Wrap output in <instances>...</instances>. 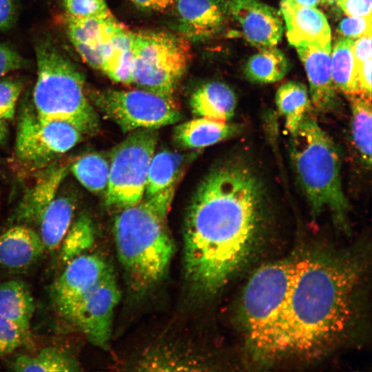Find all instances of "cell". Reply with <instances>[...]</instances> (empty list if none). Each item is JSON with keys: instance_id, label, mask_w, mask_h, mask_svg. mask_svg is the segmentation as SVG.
Listing matches in <instances>:
<instances>
[{"instance_id": "16", "label": "cell", "mask_w": 372, "mask_h": 372, "mask_svg": "<svg viewBox=\"0 0 372 372\" xmlns=\"http://www.w3.org/2000/svg\"><path fill=\"white\" fill-rule=\"evenodd\" d=\"M180 34L190 41L211 38L223 28L227 14L220 0H176Z\"/></svg>"}, {"instance_id": "24", "label": "cell", "mask_w": 372, "mask_h": 372, "mask_svg": "<svg viewBox=\"0 0 372 372\" xmlns=\"http://www.w3.org/2000/svg\"><path fill=\"white\" fill-rule=\"evenodd\" d=\"M74 210V201L63 196H56L44 209L37 225L47 251L53 252L59 247L72 223Z\"/></svg>"}, {"instance_id": "4", "label": "cell", "mask_w": 372, "mask_h": 372, "mask_svg": "<svg viewBox=\"0 0 372 372\" xmlns=\"http://www.w3.org/2000/svg\"><path fill=\"white\" fill-rule=\"evenodd\" d=\"M37 79L32 105L42 119L72 125L83 135L95 134L99 118L86 95L85 76L50 36L35 42Z\"/></svg>"}, {"instance_id": "11", "label": "cell", "mask_w": 372, "mask_h": 372, "mask_svg": "<svg viewBox=\"0 0 372 372\" xmlns=\"http://www.w3.org/2000/svg\"><path fill=\"white\" fill-rule=\"evenodd\" d=\"M120 297L112 271L80 300L66 320L83 333L90 343L106 349Z\"/></svg>"}, {"instance_id": "20", "label": "cell", "mask_w": 372, "mask_h": 372, "mask_svg": "<svg viewBox=\"0 0 372 372\" xmlns=\"http://www.w3.org/2000/svg\"><path fill=\"white\" fill-rule=\"evenodd\" d=\"M236 96L233 90L220 81H210L191 95L189 104L198 117L229 122L234 115Z\"/></svg>"}, {"instance_id": "8", "label": "cell", "mask_w": 372, "mask_h": 372, "mask_svg": "<svg viewBox=\"0 0 372 372\" xmlns=\"http://www.w3.org/2000/svg\"><path fill=\"white\" fill-rule=\"evenodd\" d=\"M157 143L156 129H139L132 131L114 148L105 190L107 207L121 209L142 200Z\"/></svg>"}, {"instance_id": "21", "label": "cell", "mask_w": 372, "mask_h": 372, "mask_svg": "<svg viewBox=\"0 0 372 372\" xmlns=\"http://www.w3.org/2000/svg\"><path fill=\"white\" fill-rule=\"evenodd\" d=\"M240 130V126L227 121L199 117L177 125L174 139L183 148L199 149L228 139Z\"/></svg>"}, {"instance_id": "1", "label": "cell", "mask_w": 372, "mask_h": 372, "mask_svg": "<svg viewBox=\"0 0 372 372\" xmlns=\"http://www.w3.org/2000/svg\"><path fill=\"white\" fill-rule=\"evenodd\" d=\"M267 201L261 179L246 161L221 163L203 179L184 229L185 275L196 291L216 293L245 262L263 227Z\"/></svg>"}, {"instance_id": "42", "label": "cell", "mask_w": 372, "mask_h": 372, "mask_svg": "<svg viewBox=\"0 0 372 372\" xmlns=\"http://www.w3.org/2000/svg\"><path fill=\"white\" fill-rule=\"evenodd\" d=\"M138 8L149 12H163L172 7L176 0H130Z\"/></svg>"}, {"instance_id": "38", "label": "cell", "mask_w": 372, "mask_h": 372, "mask_svg": "<svg viewBox=\"0 0 372 372\" xmlns=\"http://www.w3.org/2000/svg\"><path fill=\"white\" fill-rule=\"evenodd\" d=\"M371 59L355 65V81L359 94L371 97Z\"/></svg>"}, {"instance_id": "37", "label": "cell", "mask_w": 372, "mask_h": 372, "mask_svg": "<svg viewBox=\"0 0 372 372\" xmlns=\"http://www.w3.org/2000/svg\"><path fill=\"white\" fill-rule=\"evenodd\" d=\"M27 61L7 43L0 42V79L10 72L24 68Z\"/></svg>"}, {"instance_id": "39", "label": "cell", "mask_w": 372, "mask_h": 372, "mask_svg": "<svg viewBox=\"0 0 372 372\" xmlns=\"http://www.w3.org/2000/svg\"><path fill=\"white\" fill-rule=\"evenodd\" d=\"M371 36L369 32L353 40L352 52L355 65L371 59Z\"/></svg>"}, {"instance_id": "9", "label": "cell", "mask_w": 372, "mask_h": 372, "mask_svg": "<svg viewBox=\"0 0 372 372\" xmlns=\"http://www.w3.org/2000/svg\"><path fill=\"white\" fill-rule=\"evenodd\" d=\"M76 128L41 118L33 105L23 104L18 115L15 157L30 171H40L72 149L82 139Z\"/></svg>"}, {"instance_id": "34", "label": "cell", "mask_w": 372, "mask_h": 372, "mask_svg": "<svg viewBox=\"0 0 372 372\" xmlns=\"http://www.w3.org/2000/svg\"><path fill=\"white\" fill-rule=\"evenodd\" d=\"M23 88L19 79L0 80V118L10 121L14 116L17 104Z\"/></svg>"}, {"instance_id": "15", "label": "cell", "mask_w": 372, "mask_h": 372, "mask_svg": "<svg viewBox=\"0 0 372 372\" xmlns=\"http://www.w3.org/2000/svg\"><path fill=\"white\" fill-rule=\"evenodd\" d=\"M296 48L307 72L311 103L320 112L333 110L337 90L331 77V42H313Z\"/></svg>"}, {"instance_id": "36", "label": "cell", "mask_w": 372, "mask_h": 372, "mask_svg": "<svg viewBox=\"0 0 372 372\" xmlns=\"http://www.w3.org/2000/svg\"><path fill=\"white\" fill-rule=\"evenodd\" d=\"M371 17L348 16L340 22L338 31L343 37L355 39L371 32Z\"/></svg>"}, {"instance_id": "14", "label": "cell", "mask_w": 372, "mask_h": 372, "mask_svg": "<svg viewBox=\"0 0 372 372\" xmlns=\"http://www.w3.org/2000/svg\"><path fill=\"white\" fill-rule=\"evenodd\" d=\"M119 21L110 14L104 17L74 18L68 15V36L83 60L100 70L111 37Z\"/></svg>"}, {"instance_id": "33", "label": "cell", "mask_w": 372, "mask_h": 372, "mask_svg": "<svg viewBox=\"0 0 372 372\" xmlns=\"http://www.w3.org/2000/svg\"><path fill=\"white\" fill-rule=\"evenodd\" d=\"M32 344L31 333L27 332L0 315V356Z\"/></svg>"}, {"instance_id": "35", "label": "cell", "mask_w": 372, "mask_h": 372, "mask_svg": "<svg viewBox=\"0 0 372 372\" xmlns=\"http://www.w3.org/2000/svg\"><path fill=\"white\" fill-rule=\"evenodd\" d=\"M67 14L74 18L104 17L112 14L105 0H63Z\"/></svg>"}, {"instance_id": "40", "label": "cell", "mask_w": 372, "mask_h": 372, "mask_svg": "<svg viewBox=\"0 0 372 372\" xmlns=\"http://www.w3.org/2000/svg\"><path fill=\"white\" fill-rule=\"evenodd\" d=\"M347 16L371 17V0H337Z\"/></svg>"}, {"instance_id": "30", "label": "cell", "mask_w": 372, "mask_h": 372, "mask_svg": "<svg viewBox=\"0 0 372 372\" xmlns=\"http://www.w3.org/2000/svg\"><path fill=\"white\" fill-rule=\"evenodd\" d=\"M353 40L342 37L331 52V77L337 91L348 97L359 94L355 81V64L352 52Z\"/></svg>"}, {"instance_id": "27", "label": "cell", "mask_w": 372, "mask_h": 372, "mask_svg": "<svg viewBox=\"0 0 372 372\" xmlns=\"http://www.w3.org/2000/svg\"><path fill=\"white\" fill-rule=\"evenodd\" d=\"M14 371L68 372L80 370L78 362L65 351L54 347L33 355H19L11 363Z\"/></svg>"}, {"instance_id": "25", "label": "cell", "mask_w": 372, "mask_h": 372, "mask_svg": "<svg viewBox=\"0 0 372 372\" xmlns=\"http://www.w3.org/2000/svg\"><path fill=\"white\" fill-rule=\"evenodd\" d=\"M35 303L28 286L23 281L0 282V315L24 331L30 332Z\"/></svg>"}, {"instance_id": "26", "label": "cell", "mask_w": 372, "mask_h": 372, "mask_svg": "<svg viewBox=\"0 0 372 372\" xmlns=\"http://www.w3.org/2000/svg\"><path fill=\"white\" fill-rule=\"evenodd\" d=\"M349 98L351 110L352 141L362 161L370 167L372 141L371 97L355 94Z\"/></svg>"}, {"instance_id": "29", "label": "cell", "mask_w": 372, "mask_h": 372, "mask_svg": "<svg viewBox=\"0 0 372 372\" xmlns=\"http://www.w3.org/2000/svg\"><path fill=\"white\" fill-rule=\"evenodd\" d=\"M289 70L285 55L279 49L273 47L261 49L247 61L245 73L254 83H269L282 79Z\"/></svg>"}, {"instance_id": "13", "label": "cell", "mask_w": 372, "mask_h": 372, "mask_svg": "<svg viewBox=\"0 0 372 372\" xmlns=\"http://www.w3.org/2000/svg\"><path fill=\"white\" fill-rule=\"evenodd\" d=\"M227 17L238 25L240 34L251 45L263 49L275 46L283 32L278 12L258 0H220Z\"/></svg>"}, {"instance_id": "32", "label": "cell", "mask_w": 372, "mask_h": 372, "mask_svg": "<svg viewBox=\"0 0 372 372\" xmlns=\"http://www.w3.org/2000/svg\"><path fill=\"white\" fill-rule=\"evenodd\" d=\"M94 234L91 218L85 214L80 215L72 223L59 247L61 262L65 265L85 253L94 244Z\"/></svg>"}, {"instance_id": "2", "label": "cell", "mask_w": 372, "mask_h": 372, "mask_svg": "<svg viewBox=\"0 0 372 372\" xmlns=\"http://www.w3.org/2000/svg\"><path fill=\"white\" fill-rule=\"evenodd\" d=\"M359 270L355 262L320 251L295 258L271 361L316 356L333 347L356 312Z\"/></svg>"}, {"instance_id": "18", "label": "cell", "mask_w": 372, "mask_h": 372, "mask_svg": "<svg viewBox=\"0 0 372 372\" xmlns=\"http://www.w3.org/2000/svg\"><path fill=\"white\" fill-rule=\"evenodd\" d=\"M46 248L29 226L17 224L0 235V266L12 270L28 268L38 261Z\"/></svg>"}, {"instance_id": "45", "label": "cell", "mask_w": 372, "mask_h": 372, "mask_svg": "<svg viewBox=\"0 0 372 372\" xmlns=\"http://www.w3.org/2000/svg\"><path fill=\"white\" fill-rule=\"evenodd\" d=\"M328 1H334V0H328ZM335 1H337V0H335Z\"/></svg>"}, {"instance_id": "12", "label": "cell", "mask_w": 372, "mask_h": 372, "mask_svg": "<svg viewBox=\"0 0 372 372\" xmlns=\"http://www.w3.org/2000/svg\"><path fill=\"white\" fill-rule=\"evenodd\" d=\"M51 289L58 313L67 320L80 300L112 271L100 255L84 253L69 261Z\"/></svg>"}, {"instance_id": "41", "label": "cell", "mask_w": 372, "mask_h": 372, "mask_svg": "<svg viewBox=\"0 0 372 372\" xmlns=\"http://www.w3.org/2000/svg\"><path fill=\"white\" fill-rule=\"evenodd\" d=\"M17 0H0V32L10 29L17 18Z\"/></svg>"}, {"instance_id": "22", "label": "cell", "mask_w": 372, "mask_h": 372, "mask_svg": "<svg viewBox=\"0 0 372 372\" xmlns=\"http://www.w3.org/2000/svg\"><path fill=\"white\" fill-rule=\"evenodd\" d=\"M134 65V32L121 23L107 45L101 71L107 77L123 84H132Z\"/></svg>"}, {"instance_id": "10", "label": "cell", "mask_w": 372, "mask_h": 372, "mask_svg": "<svg viewBox=\"0 0 372 372\" xmlns=\"http://www.w3.org/2000/svg\"><path fill=\"white\" fill-rule=\"evenodd\" d=\"M88 98L125 132L156 129L177 123L181 117L172 98L143 89L94 91Z\"/></svg>"}, {"instance_id": "7", "label": "cell", "mask_w": 372, "mask_h": 372, "mask_svg": "<svg viewBox=\"0 0 372 372\" xmlns=\"http://www.w3.org/2000/svg\"><path fill=\"white\" fill-rule=\"evenodd\" d=\"M191 57L190 41L180 33L163 30L134 32L132 84L172 98Z\"/></svg>"}, {"instance_id": "3", "label": "cell", "mask_w": 372, "mask_h": 372, "mask_svg": "<svg viewBox=\"0 0 372 372\" xmlns=\"http://www.w3.org/2000/svg\"><path fill=\"white\" fill-rule=\"evenodd\" d=\"M169 207L143 198L116 216L113 233L119 260L128 283L136 292H145L166 273L174 251L167 225Z\"/></svg>"}, {"instance_id": "19", "label": "cell", "mask_w": 372, "mask_h": 372, "mask_svg": "<svg viewBox=\"0 0 372 372\" xmlns=\"http://www.w3.org/2000/svg\"><path fill=\"white\" fill-rule=\"evenodd\" d=\"M40 172L17 208L15 218L19 224L37 223L44 209L56 197L68 167L54 163Z\"/></svg>"}, {"instance_id": "6", "label": "cell", "mask_w": 372, "mask_h": 372, "mask_svg": "<svg viewBox=\"0 0 372 372\" xmlns=\"http://www.w3.org/2000/svg\"><path fill=\"white\" fill-rule=\"evenodd\" d=\"M295 258L265 264L248 280L240 307L247 344L255 359L269 362L294 271Z\"/></svg>"}, {"instance_id": "28", "label": "cell", "mask_w": 372, "mask_h": 372, "mask_svg": "<svg viewBox=\"0 0 372 372\" xmlns=\"http://www.w3.org/2000/svg\"><path fill=\"white\" fill-rule=\"evenodd\" d=\"M276 104L285 120V127L293 132L308 114L311 100L307 87L299 82L289 81L277 90Z\"/></svg>"}, {"instance_id": "17", "label": "cell", "mask_w": 372, "mask_h": 372, "mask_svg": "<svg viewBox=\"0 0 372 372\" xmlns=\"http://www.w3.org/2000/svg\"><path fill=\"white\" fill-rule=\"evenodd\" d=\"M288 41L295 47L313 43L331 42V30L324 14L313 7L280 3Z\"/></svg>"}, {"instance_id": "44", "label": "cell", "mask_w": 372, "mask_h": 372, "mask_svg": "<svg viewBox=\"0 0 372 372\" xmlns=\"http://www.w3.org/2000/svg\"><path fill=\"white\" fill-rule=\"evenodd\" d=\"M8 132L7 122L0 118V145L6 141Z\"/></svg>"}, {"instance_id": "43", "label": "cell", "mask_w": 372, "mask_h": 372, "mask_svg": "<svg viewBox=\"0 0 372 372\" xmlns=\"http://www.w3.org/2000/svg\"><path fill=\"white\" fill-rule=\"evenodd\" d=\"M293 4L305 6V7H313L323 4L329 1L328 0H286Z\"/></svg>"}, {"instance_id": "5", "label": "cell", "mask_w": 372, "mask_h": 372, "mask_svg": "<svg viewBox=\"0 0 372 372\" xmlns=\"http://www.w3.org/2000/svg\"><path fill=\"white\" fill-rule=\"evenodd\" d=\"M289 150L296 177L312 211L318 214L328 209L343 223L349 205L342 189L340 152L309 113L291 133Z\"/></svg>"}, {"instance_id": "31", "label": "cell", "mask_w": 372, "mask_h": 372, "mask_svg": "<svg viewBox=\"0 0 372 372\" xmlns=\"http://www.w3.org/2000/svg\"><path fill=\"white\" fill-rule=\"evenodd\" d=\"M109 168L110 163L101 154L89 153L76 160L70 170L87 190L99 194L106 189Z\"/></svg>"}, {"instance_id": "23", "label": "cell", "mask_w": 372, "mask_h": 372, "mask_svg": "<svg viewBox=\"0 0 372 372\" xmlns=\"http://www.w3.org/2000/svg\"><path fill=\"white\" fill-rule=\"evenodd\" d=\"M184 165L185 158L178 153L167 149L154 153L147 172L143 198L154 196L173 198Z\"/></svg>"}]
</instances>
